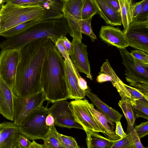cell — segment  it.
<instances>
[{
	"instance_id": "5b68a950",
	"label": "cell",
	"mask_w": 148,
	"mask_h": 148,
	"mask_svg": "<svg viewBox=\"0 0 148 148\" xmlns=\"http://www.w3.org/2000/svg\"><path fill=\"white\" fill-rule=\"evenodd\" d=\"M48 109L42 105L34 110L18 126L21 134L31 140L42 139L49 130L45 123L46 117L49 114Z\"/></svg>"
},
{
	"instance_id": "ab89813d",
	"label": "cell",
	"mask_w": 148,
	"mask_h": 148,
	"mask_svg": "<svg viewBox=\"0 0 148 148\" xmlns=\"http://www.w3.org/2000/svg\"><path fill=\"white\" fill-rule=\"evenodd\" d=\"M18 143L19 148H29L32 142L27 137L20 134Z\"/></svg>"
},
{
	"instance_id": "b9f144b4",
	"label": "cell",
	"mask_w": 148,
	"mask_h": 148,
	"mask_svg": "<svg viewBox=\"0 0 148 148\" xmlns=\"http://www.w3.org/2000/svg\"><path fill=\"white\" fill-rule=\"evenodd\" d=\"M116 128L115 130V134L120 137L121 138H122L127 135L123 129L122 126L120 121H117L116 122Z\"/></svg>"
},
{
	"instance_id": "603a6c76",
	"label": "cell",
	"mask_w": 148,
	"mask_h": 148,
	"mask_svg": "<svg viewBox=\"0 0 148 148\" xmlns=\"http://www.w3.org/2000/svg\"><path fill=\"white\" fill-rule=\"evenodd\" d=\"M58 132L54 126H49L47 134L42 138L44 148H64L58 136Z\"/></svg>"
},
{
	"instance_id": "3957f363",
	"label": "cell",
	"mask_w": 148,
	"mask_h": 148,
	"mask_svg": "<svg viewBox=\"0 0 148 148\" xmlns=\"http://www.w3.org/2000/svg\"><path fill=\"white\" fill-rule=\"evenodd\" d=\"M69 29L65 18L40 21L23 32L7 38L0 43L1 49H21L28 43L37 40L49 38L55 44Z\"/></svg>"
},
{
	"instance_id": "74e56055",
	"label": "cell",
	"mask_w": 148,
	"mask_h": 148,
	"mask_svg": "<svg viewBox=\"0 0 148 148\" xmlns=\"http://www.w3.org/2000/svg\"><path fill=\"white\" fill-rule=\"evenodd\" d=\"M134 130L138 137L140 139L148 134V121L142 122L135 126Z\"/></svg>"
},
{
	"instance_id": "f35d334b",
	"label": "cell",
	"mask_w": 148,
	"mask_h": 148,
	"mask_svg": "<svg viewBox=\"0 0 148 148\" xmlns=\"http://www.w3.org/2000/svg\"><path fill=\"white\" fill-rule=\"evenodd\" d=\"M148 0H145L141 11L134 21H143L148 20Z\"/></svg>"
},
{
	"instance_id": "44dd1931",
	"label": "cell",
	"mask_w": 148,
	"mask_h": 148,
	"mask_svg": "<svg viewBox=\"0 0 148 148\" xmlns=\"http://www.w3.org/2000/svg\"><path fill=\"white\" fill-rule=\"evenodd\" d=\"M39 4L45 10V14L42 21L60 19L64 17L63 2L60 0H41Z\"/></svg>"
},
{
	"instance_id": "5bb4252c",
	"label": "cell",
	"mask_w": 148,
	"mask_h": 148,
	"mask_svg": "<svg viewBox=\"0 0 148 148\" xmlns=\"http://www.w3.org/2000/svg\"><path fill=\"white\" fill-rule=\"evenodd\" d=\"M0 148H19L18 126L13 122L5 121L0 123Z\"/></svg>"
},
{
	"instance_id": "30bf717a",
	"label": "cell",
	"mask_w": 148,
	"mask_h": 148,
	"mask_svg": "<svg viewBox=\"0 0 148 148\" xmlns=\"http://www.w3.org/2000/svg\"><path fill=\"white\" fill-rule=\"evenodd\" d=\"M129 45L148 53V20L134 21L124 34Z\"/></svg>"
},
{
	"instance_id": "4316f807",
	"label": "cell",
	"mask_w": 148,
	"mask_h": 148,
	"mask_svg": "<svg viewBox=\"0 0 148 148\" xmlns=\"http://www.w3.org/2000/svg\"><path fill=\"white\" fill-rule=\"evenodd\" d=\"M125 75L126 80L130 86L148 97V81L135 78L127 75Z\"/></svg>"
},
{
	"instance_id": "4fadbf2b",
	"label": "cell",
	"mask_w": 148,
	"mask_h": 148,
	"mask_svg": "<svg viewBox=\"0 0 148 148\" xmlns=\"http://www.w3.org/2000/svg\"><path fill=\"white\" fill-rule=\"evenodd\" d=\"M73 51L71 59L78 72L84 73L86 77L92 80L90 64L88 58L87 46L82 42L73 39L72 41Z\"/></svg>"
},
{
	"instance_id": "8992f818",
	"label": "cell",
	"mask_w": 148,
	"mask_h": 148,
	"mask_svg": "<svg viewBox=\"0 0 148 148\" xmlns=\"http://www.w3.org/2000/svg\"><path fill=\"white\" fill-rule=\"evenodd\" d=\"M13 123L18 126L23 123L31 113L43 105L45 100L42 91L35 94L25 96L13 95Z\"/></svg>"
},
{
	"instance_id": "f5cc1de1",
	"label": "cell",
	"mask_w": 148,
	"mask_h": 148,
	"mask_svg": "<svg viewBox=\"0 0 148 148\" xmlns=\"http://www.w3.org/2000/svg\"><path fill=\"white\" fill-rule=\"evenodd\" d=\"M1 127H0V133L1 132Z\"/></svg>"
},
{
	"instance_id": "7a4b0ae2",
	"label": "cell",
	"mask_w": 148,
	"mask_h": 148,
	"mask_svg": "<svg viewBox=\"0 0 148 148\" xmlns=\"http://www.w3.org/2000/svg\"><path fill=\"white\" fill-rule=\"evenodd\" d=\"M64 60L50 40L42 66L41 78L42 90L48 104L69 99L64 79Z\"/></svg>"
},
{
	"instance_id": "816d5d0a",
	"label": "cell",
	"mask_w": 148,
	"mask_h": 148,
	"mask_svg": "<svg viewBox=\"0 0 148 148\" xmlns=\"http://www.w3.org/2000/svg\"><path fill=\"white\" fill-rule=\"evenodd\" d=\"M61 1H62V2L65 1V0H60Z\"/></svg>"
},
{
	"instance_id": "8d00e7d4",
	"label": "cell",
	"mask_w": 148,
	"mask_h": 148,
	"mask_svg": "<svg viewBox=\"0 0 148 148\" xmlns=\"http://www.w3.org/2000/svg\"><path fill=\"white\" fill-rule=\"evenodd\" d=\"M135 58L142 63L148 64V55L146 52L138 49L133 50L130 53Z\"/></svg>"
},
{
	"instance_id": "836d02e7",
	"label": "cell",
	"mask_w": 148,
	"mask_h": 148,
	"mask_svg": "<svg viewBox=\"0 0 148 148\" xmlns=\"http://www.w3.org/2000/svg\"><path fill=\"white\" fill-rule=\"evenodd\" d=\"M58 138L64 148H79L75 140L73 137L64 135L58 132Z\"/></svg>"
},
{
	"instance_id": "cb8c5ba5",
	"label": "cell",
	"mask_w": 148,
	"mask_h": 148,
	"mask_svg": "<svg viewBox=\"0 0 148 148\" xmlns=\"http://www.w3.org/2000/svg\"><path fill=\"white\" fill-rule=\"evenodd\" d=\"M130 103L136 119L141 117L148 119V100H131Z\"/></svg>"
},
{
	"instance_id": "484cf974",
	"label": "cell",
	"mask_w": 148,
	"mask_h": 148,
	"mask_svg": "<svg viewBox=\"0 0 148 148\" xmlns=\"http://www.w3.org/2000/svg\"><path fill=\"white\" fill-rule=\"evenodd\" d=\"M40 21H42V18L30 20L22 23L0 33V36L7 38L12 37L23 32Z\"/></svg>"
},
{
	"instance_id": "277c9868",
	"label": "cell",
	"mask_w": 148,
	"mask_h": 148,
	"mask_svg": "<svg viewBox=\"0 0 148 148\" xmlns=\"http://www.w3.org/2000/svg\"><path fill=\"white\" fill-rule=\"evenodd\" d=\"M45 12L39 4H2L0 10V33L25 22L44 17Z\"/></svg>"
},
{
	"instance_id": "db71d44e",
	"label": "cell",
	"mask_w": 148,
	"mask_h": 148,
	"mask_svg": "<svg viewBox=\"0 0 148 148\" xmlns=\"http://www.w3.org/2000/svg\"><path fill=\"white\" fill-rule=\"evenodd\" d=\"M130 0L131 1H133L134 0Z\"/></svg>"
},
{
	"instance_id": "7dc6e473",
	"label": "cell",
	"mask_w": 148,
	"mask_h": 148,
	"mask_svg": "<svg viewBox=\"0 0 148 148\" xmlns=\"http://www.w3.org/2000/svg\"><path fill=\"white\" fill-rule=\"evenodd\" d=\"M54 119L53 116L51 114H48L45 119V123L49 127L54 126Z\"/></svg>"
},
{
	"instance_id": "d4e9b609",
	"label": "cell",
	"mask_w": 148,
	"mask_h": 148,
	"mask_svg": "<svg viewBox=\"0 0 148 148\" xmlns=\"http://www.w3.org/2000/svg\"><path fill=\"white\" fill-rule=\"evenodd\" d=\"M119 3L120 13L124 34L126 32L129 24L132 22L130 14V7L132 1L130 0H118Z\"/></svg>"
},
{
	"instance_id": "4dcf8cb0",
	"label": "cell",
	"mask_w": 148,
	"mask_h": 148,
	"mask_svg": "<svg viewBox=\"0 0 148 148\" xmlns=\"http://www.w3.org/2000/svg\"><path fill=\"white\" fill-rule=\"evenodd\" d=\"M54 44L62 57L64 58V60L71 67L74 71L76 73L77 69L73 65L61 39L60 38L58 39Z\"/></svg>"
},
{
	"instance_id": "f907efd6",
	"label": "cell",
	"mask_w": 148,
	"mask_h": 148,
	"mask_svg": "<svg viewBox=\"0 0 148 148\" xmlns=\"http://www.w3.org/2000/svg\"><path fill=\"white\" fill-rule=\"evenodd\" d=\"M1 21L0 19V29L1 27Z\"/></svg>"
},
{
	"instance_id": "f546056e",
	"label": "cell",
	"mask_w": 148,
	"mask_h": 148,
	"mask_svg": "<svg viewBox=\"0 0 148 148\" xmlns=\"http://www.w3.org/2000/svg\"><path fill=\"white\" fill-rule=\"evenodd\" d=\"M92 18L82 19L80 23V29L81 33L89 37L92 42H95L97 39L91 27V23Z\"/></svg>"
},
{
	"instance_id": "52a82bcc",
	"label": "cell",
	"mask_w": 148,
	"mask_h": 148,
	"mask_svg": "<svg viewBox=\"0 0 148 148\" xmlns=\"http://www.w3.org/2000/svg\"><path fill=\"white\" fill-rule=\"evenodd\" d=\"M21 57V49H4L0 52V77L12 89Z\"/></svg>"
},
{
	"instance_id": "2e32d148",
	"label": "cell",
	"mask_w": 148,
	"mask_h": 148,
	"mask_svg": "<svg viewBox=\"0 0 148 148\" xmlns=\"http://www.w3.org/2000/svg\"><path fill=\"white\" fill-rule=\"evenodd\" d=\"M12 89L0 77V114L13 121L14 104Z\"/></svg>"
},
{
	"instance_id": "11a10c76",
	"label": "cell",
	"mask_w": 148,
	"mask_h": 148,
	"mask_svg": "<svg viewBox=\"0 0 148 148\" xmlns=\"http://www.w3.org/2000/svg\"><path fill=\"white\" fill-rule=\"evenodd\" d=\"M0 45H1V44H0Z\"/></svg>"
},
{
	"instance_id": "e575fe53",
	"label": "cell",
	"mask_w": 148,
	"mask_h": 148,
	"mask_svg": "<svg viewBox=\"0 0 148 148\" xmlns=\"http://www.w3.org/2000/svg\"><path fill=\"white\" fill-rule=\"evenodd\" d=\"M145 0H142L130 6V14L131 22L134 21L141 11Z\"/></svg>"
},
{
	"instance_id": "d590c367",
	"label": "cell",
	"mask_w": 148,
	"mask_h": 148,
	"mask_svg": "<svg viewBox=\"0 0 148 148\" xmlns=\"http://www.w3.org/2000/svg\"><path fill=\"white\" fill-rule=\"evenodd\" d=\"M124 86L129 92L130 96V100H147L148 97H145L139 90L135 88L127 85L125 84Z\"/></svg>"
},
{
	"instance_id": "f1b7e54d",
	"label": "cell",
	"mask_w": 148,
	"mask_h": 148,
	"mask_svg": "<svg viewBox=\"0 0 148 148\" xmlns=\"http://www.w3.org/2000/svg\"><path fill=\"white\" fill-rule=\"evenodd\" d=\"M118 104L121 108L126 119H128L134 126L135 119L130 101L120 100Z\"/></svg>"
},
{
	"instance_id": "9a60e30c",
	"label": "cell",
	"mask_w": 148,
	"mask_h": 148,
	"mask_svg": "<svg viewBox=\"0 0 148 148\" xmlns=\"http://www.w3.org/2000/svg\"><path fill=\"white\" fill-rule=\"evenodd\" d=\"M99 36L105 42L118 49H125L129 46L123 31L118 28L102 26L100 29Z\"/></svg>"
},
{
	"instance_id": "ac0fdd59",
	"label": "cell",
	"mask_w": 148,
	"mask_h": 148,
	"mask_svg": "<svg viewBox=\"0 0 148 148\" xmlns=\"http://www.w3.org/2000/svg\"><path fill=\"white\" fill-rule=\"evenodd\" d=\"M97 8V13L106 23L112 26L122 24L120 13L115 11L107 0H92Z\"/></svg>"
},
{
	"instance_id": "681fc988",
	"label": "cell",
	"mask_w": 148,
	"mask_h": 148,
	"mask_svg": "<svg viewBox=\"0 0 148 148\" xmlns=\"http://www.w3.org/2000/svg\"><path fill=\"white\" fill-rule=\"evenodd\" d=\"M14 0H3L2 2L3 3H5V2H6L7 3H8L9 2H10L12 1H13Z\"/></svg>"
},
{
	"instance_id": "e0dca14e",
	"label": "cell",
	"mask_w": 148,
	"mask_h": 148,
	"mask_svg": "<svg viewBox=\"0 0 148 148\" xmlns=\"http://www.w3.org/2000/svg\"><path fill=\"white\" fill-rule=\"evenodd\" d=\"M64 67V79L69 94V99L76 100L84 98L85 96V91L80 88L78 83V71L75 73L65 60Z\"/></svg>"
},
{
	"instance_id": "7bdbcfd3",
	"label": "cell",
	"mask_w": 148,
	"mask_h": 148,
	"mask_svg": "<svg viewBox=\"0 0 148 148\" xmlns=\"http://www.w3.org/2000/svg\"><path fill=\"white\" fill-rule=\"evenodd\" d=\"M42 2L41 0H15L10 2L17 5L29 4H39Z\"/></svg>"
},
{
	"instance_id": "d6986e66",
	"label": "cell",
	"mask_w": 148,
	"mask_h": 148,
	"mask_svg": "<svg viewBox=\"0 0 148 148\" xmlns=\"http://www.w3.org/2000/svg\"><path fill=\"white\" fill-rule=\"evenodd\" d=\"M84 91L85 95L90 99L93 105L96 106L98 111L108 119L114 123L117 121H120L123 116L122 114L103 102L97 95L91 92L89 88Z\"/></svg>"
},
{
	"instance_id": "83f0119b",
	"label": "cell",
	"mask_w": 148,
	"mask_h": 148,
	"mask_svg": "<svg viewBox=\"0 0 148 148\" xmlns=\"http://www.w3.org/2000/svg\"><path fill=\"white\" fill-rule=\"evenodd\" d=\"M97 13L95 5L92 0H86L82 11V19L92 18Z\"/></svg>"
},
{
	"instance_id": "6da1fadb",
	"label": "cell",
	"mask_w": 148,
	"mask_h": 148,
	"mask_svg": "<svg viewBox=\"0 0 148 148\" xmlns=\"http://www.w3.org/2000/svg\"><path fill=\"white\" fill-rule=\"evenodd\" d=\"M50 40L45 38L35 40L21 49V59L12 88L14 95L27 96L42 91V70Z\"/></svg>"
},
{
	"instance_id": "1f68e13d",
	"label": "cell",
	"mask_w": 148,
	"mask_h": 148,
	"mask_svg": "<svg viewBox=\"0 0 148 148\" xmlns=\"http://www.w3.org/2000/svg\"><path fill=\"white\" fill-rule=\"evenodd\" d=\"M127 135L119 140H116L111 148H133V143L130 133L126 132Z\"/></svg>"
},
{
	"instance_id": "7402d4cb",
	"label": "cell",
	"mask_w": 148,
	"mask_h": 148,
	"mask_svg": "<svg viewBox=\"0 0 148 148\" xmlns=\"http://www.w3.org/2000/svg\"><path fill=\"white\" fill-rule=\"evenodd\" d=\"M84 131L86 134V140L88 148H111L115 141L105 138L91 130Z\"/></svg>"
},
{
	"instance_id": "ee69618b",
	"label": "cell",
	"mask_w": 148,
	"mask_h": 148,
	"mask_svg": "<svg viewBox=\"0 0 148 148\" xmlns=\"http://www.w3.org/2000/svg\"><path fill=\"white\" fill-rule=\"evenodd\" d=\"M77 77L78 85L82 90H84L89 88L86 81L81 77L78 71L77 72Z\"/></svg>"
},
{
	"instance_id": "9c48e42d",
	"label": "cell",
	"mask_w": 148,
	"mask_h": 148,
	"mask_svg": "<svg viewBox=\"0 0 148 148\" xmlns=\"http://www.w3.org/2000/svg\"><path fill=\"white\" fill-rule=\"evenodd\" d=\"M70 104V102L66 100H60L53 103L51 106L48 109L49 114L54 119L55 125L62 127L84 130L83 127L76 121Z\"/></svg>"
},
{
	"instance_id": "f6af8a7d",
	"label": "cell",
	"mask_w": 148,
	"mask_h": 148,
	"mask_svg": "<svg viewBox=\"0 0 148 148\" xmlns=\"http://www.w3.org/2000/svg\"><path fill=\"white\" fill-rule=\"evenodd\" d=\"M96 80L99 83H102L107 81H112V79L110 76L104 73H99V75L97 76Z\"/></svg>"
},
{
	"instance_id": "ba28073f",
	"label": "cell",
	"mask_w": 148,
	"mask_h": 148,
	"mask_svg": "<svg viewBox=\"0 0 148 148\" xmlns=\"http://www.w3.org/2000/svg\"><path fill=\"white\" fill-rule=\"evenodd\" d=\"M86 0H65L63 2L62 12L69 29V34L73 39L82 42L80 23L83 7Z\"/></svg>"
},
{
	"instance_id": "7c38bea8",
	"label": "cell",
	"mask_w": 148,
	"mask_h": 148,
	"mask_svg": "<svg viewBox=\"0 0 148 148\" xmlns=\"http://www.w3.org/2000/svg\"><path fill=\"white\" fill-rule=\"evenodd\" d=\"M119 49L122 59V63L126 68L125 75L148 81V64L136 59L126 48Z\"/></svg>"
},
{
	"instance_id": "60d3db41",
	"label": "cell",
	"mask_w": 148,
	"mask_h": 148,
	"mask_svg": "<svg viewBox=\"0 0 148 148\" xmlns=\"http://www.w3.org/2000/svg\"><path fill=\"white\" fill-rule=\"evenodd\" d=\"M60 38L70 56L73 53V47L71 42H70L66 36H62Z\"/></svg>"
},
{
	"instance_id": "d6a6232c",
	"label": "cell",
	"mask_w": 148,
	"mask_h": 148,
	"mask_svg": "<svg viewBox=\"0 0 148 148\" xmlns=\"http://www.w3.org/2000/svg\"><path fill=\"white\" fill-rule=\"evenodd\" d=\"M127 122V132L130 133L133 143V148H145L142 145L140 139L138 137L134 130V126L129 120L126 119Z\"/></svg>"
},
{
	"instance_id": "bcb514c9",
	"label": "cell",
	"mask_w": 148,
	"mask_h": 148,
	"mask_svg": "<svg viewBox=\"0 0 148 148\" xmlns=\"http://www.w3.org/2000/svg\"><path fill=\"white\" fill-rule=\"evenodd\" d=\"M113 10L116 12L120 13V8L118 0H107Z\"/></svg>"
},
{
	"instance_id": "c3c4849f",
	"label": "cell",
	"mask_w": 148,
	"mask_h": 148,
	"mask_svg": "<svg viewBox=\"0 0 148 148\" xmlns=\"http://www.w3.org/2000/svg\"><path fill=\"white\" fill-rule=\"evenodd\" d=\"M29 148H44V146L43 145L37 143L33 140Z\"/></svg>"
},
{
	"instance_id": "ffe728a7",
	"label": "cell",
	"mask_w": 148,
	"mask_h": 148,
	"mask_svg": "<svg viewBox=\"0 0 148 148\" xmlns=\"http://www.w3.org/2000/svg\"><path fill=\"white\" fill-rule=\"evenodd\" d=\"M87 104L89 109L99 127L101 132L107 138L111 140H115L121 139L120 137L115 134L109 124L108 122L110 120L104 115L95 109L93 104L90 103L88 101Z\"/></svg>"
},
{
	"instance_id": "8fae6325",
	"label": "cell",
	"mask_w": 148,
	"mask_h": 148,
	"mask_svg": "<svg viewBox=\"0 0 148 148\" xmlns=\"http://www.w3.org/2000/svg\"><path fill=\"white\" fill-rule=\"evenodd\" d=\"M88 101L79 99L70 102V106L77 122L84 128V130H91L98 133L101 131L91 114L88 107Z\"/></svg>"
}]
</instances>
